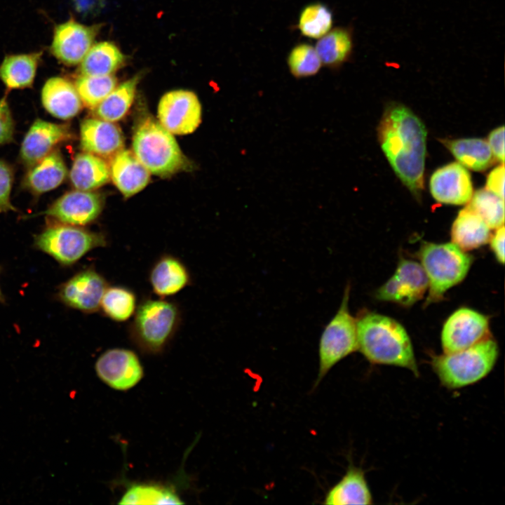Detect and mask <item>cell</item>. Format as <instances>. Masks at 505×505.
<instances>
[{"instance_id": "29", "label": "cell", "mask_w": 505, "mask_h": 505, "mask_svg": "<svg viewBox=\"0 0 505 505\" xmlns=\"http://www.w3.org/2000/svg\"><path fill=\"white\" fill-rule=\"evenodd\" d=\"M140 79L135 75L115 88L94 109L93 114L99 119L114 122L123 118L131 107Z\"/></svg>"}, {"instance_id": "17", "label": "cell", "mask_w": 505, "mask_h": 505, "mask_svg": "<svg viewBox=\"0 0 505 505\" xmlns=\"http://www.w3.org/2000/svg\"><path fill=\"white\" fill-rule=\"evenodd\" d=\"M429 188L432 196L445 204H465L473 195L471 175L464 166L457 163L436 170L430 178Z\"/></svg>"}, {"instance_id": "7", "label": "cell", "mask_w": 505, "mask_h": 505, "mask_svg": "<svg viewBox=\"0 0 505 505\" xmlns=\"http://www.w3.org/2000/svg\"><path fill=\"white\" fill-rule=\"evenodd\" d=\"M105 234L61 222L47 225L35 236L34 247L60 264H75L90 251L107 245Z\"/></svg>"}, {"instance_id": "16", "label": "cell", "mask_w": 505, "mask_h": 505, "mask_svg": "<svg viewBox=\"0 0 505 505\" xmlns=\"http://www.w3.org/2000/svg\"><path fill=\"white\" fill-rule=\"evenodd\" d=\"M71 137L70 129L67 125L37 119L23 138L20 150V158L24 164L29 167L55 150L57 145L67 141Z\"/></svg>"}, {"instance_id": "32", "label": "cell", "mask_w": 505, "mask_h": 505, "mask_svg": "<svg viewBox=\"0 0 505 505\" xmlns=\"http://www.w3.org/2000/svg\"><path fill=\"white\" fill-rule=\"evenodd\" d=\"M137 306V297L133 290L124 286L108 285L99 311L112 321L125 322L134 315Z\"/></svg>"}, {"instance_id": "37", "label": "cell", "mask_w": 505, "mask_h": 505, "mask_svg": "<svg viewBox=\"0 0 505 505\" xmlns=\"http://www.w3.org/2000/svg\"><path fill=\"white\" fill-rule=\"evenodd\" d=\"M13 181V169L8 163L0 160V214L17 210L10 198Z\"/></svg>"}, {"instance_id": "13", "label": "cell", "mask_w": 505, "mask_h": 505, "mask_svg": "<svg viewBox=\"0 0 505 505\" xmlns=\"http://www.w3.org/2000/svg\"><path fill=\"white\" fill-rule=\"evenodd\" d=\"M97 377L109 387L126 391L136 386L144 375L142 365L132 350L112 348L106 350L95 362Z\"/></svg>"}, {"instance_id": "3", "label": "cell", "mask_w": 505, "mask_h": 505, "mask_svg": "<svg viewBox=\"0 0 505 505\" xmlns=\"http://www.w3.org/2000/svg\"><path fill=\"white\" fill-rule=\"evenodd\" d=\"M128 328L130 339L142 352L159 354L177 332L181 312L174 302L144 298L137 304Z\"/></svg>"}, {"instance_id": "40", "label": "cell", "mask_w": 505, "mask_h": 505, "mask_svg": "<svg viewBox=\"0 0 505 505\" xmlns=\"http://www.w3.org/2000/svg\"><path fill=\"white\" fill-rule=\"evenodd\" d=\"M493 156L504 163V126L493 130L489 135L487 141Z\"/></svg>"}, {"instance_id": "31", "label": "cell", "mask_w": 505, "mask_h": 505, "mask_svg": "<svg viewBox=\"0 0 505 505\" xmlns=\"http://www.w3.org/2000/svg\"><path fill=\"white\" fill-rule=\"evenodd\" d=\"M119 504H182L180 497L172 486L159 483L130 485Z\"/></svg>"}, {"instance_id": "35", "label": "cell", "mask_w": 505, "mask_h": 505, "mask_svg": "<svg viewBox=\"0 0 505 505\" xmlns=\"http://www.w3.org/2000/svg\"><path fill=\"white\" fill-rule=\"evenodd\" d=\"M467 205L490 229L504 225V200L487 189L477 190Z\"/></svg>"}, {"instance_id": "2", "label": "cell", "mask_w": 505, "mask_h": 505, "mask_svg": "<svg viewBox=\"0 0 505 505\" xmlns=\"http://www.w3.org/2000/svg\"><path fill=\"white\" fill-rule=\"evenodd\" d=\"M356 323L358 350L370 363L404 368L419 376L410 338L400 323L363 310Z\"/></svg>"}, {"instance_id": "30", "label": "cell", "mask_w": 505, "mask_h": 505, "mask_svg": "<svg viewBox=\"0 0 505 505\" xmlns=\"http://www.w3.org/2000/svg\"><path fill=\"white\" fill-rule=\"evenodd\" d=\"M125 57L113 43L102 41L93 45L81 62V74L110 75L123 63Z\"/></svg>"}, {"instance_id": "25", "label": "cell", "mask_w": 505, "mask_h": 505, "mask_svg": "<svg viewBox=\"0 0 505 505\" xmlns=\"http://www.w3.org/2000/svg\"><path fill=\"white\" fill-rule=\"evenodd\" d=\"M109 167L101 157L88 152L75 157L69 172V179L74 188L93 191L108 182Z\"/></svg>"}, {"instance_id": "20", "label": "cell", "mask_w": 505, "mask_h": 505, "mask_svg": "<svg viewBox=\"0 0 505 505\" xmlns=\"http://www.w3.org/2000/svg\"><path fill=\"white\" fill-rule=\"evenodd\" d=\"M109 167L114 184L125 197L142 191L149 182L150 173L129 150L114 154Z\"/></svg>"}, {"instance_id": "33", "label": "cell", "mask_w": 505, "mask_h": 505, "mask_svg": "<svg viewBox=\"0 0 505 505\" xmlns=\"http://www.w3.org/2000/svg\"><path fill=\"white\" fill-rule=\"evenodd\" d=\"M333 25V15L330 8L321 2L305 6L297 20L300 33L309 39H318L327 34Z\"/></svg>"}, {"instance_id": "43", "label": "cell", "mask_w": 505, "mask_h": 505, "mask_svg": "<svg viewBox=\"0 0 505 505\" xmlns=\"http://www.w3.org/2000/svg\"><path fill=\"white\" fill-rule=\"evenodd\" d=\"M3 299H4V296L2 295V292H1V290L0 288V301H3Z\"/></svg>"}, {"instance_id": "24", "label": "cell", "mask_w": 505, "mask_h": 505, "mask_svg": "<svg viewBox=\"0 0 505 505\" xmlns=\"http://www.w3.org/2000/svg\"><path fill=\"white\" fill-rule=\"evenodd\" d=\"M490 237V229L468 206L459 212L451 229L453 243L464 251L471 250L487 243Z\"/></svg>"}, {"instance_id": "42", "label": "cell", "mask_w": 505, "mask_h": 505, "mask_svg": "<svg viewBox=\"0 0 505 505\" xmlns=\"http://www.w3.org/2000/svg\"><path fill=\"white\" fill-rule=\"evenodd\" d=\"M76 8L83 13H95L103 6V0H74Z\"/></svg>"}, {"instance_id": "12", "label": "cell", "mask_w": 505, "mask_h": 505, "mask_svg": "<svg viewBox=\"0 0 505 505\" xmlns=\"http://www.w3.org/2000/svg\"><path fill=\"white\" fill-rule=\"evenodd\" d=\"M109 285L105 278L92 267L83 269L62 283L58 290L59 300L85 314L100 310V302Z\"/></svg>"}, {"instance_id": "36", "label": "cell", "mask_w": 505, "mask_h": 505, "mask_svg": "<svg viewBox=\"0 0 505 505\" xmlns=\"http://www.w3.org/2000/svg\"><path fill=\"white\" fill-rule=\"evenodd\" d=\"M287 65L291 74L297 79L316 75L322 67L314 46L300 43L292 48L287 57Z\"/></svg>"}, {"instance_id": "9", "label": "cell", "mask_w": 505, "mask_h": 505, "mask_svg": "<svg viewBox=\"0 0 505 505\" xmlns=\"http://www.w3.org/2000/svg\"><path fill=\"white\" fill-rule=\"evenodd\" d=\"M160 123L170 133H193L201 121V105L197 95L187 90H174L164 94L158 105Z\"/></svg>"}, {"instance_id": "6", "label": "cell", "mask_w": 505, "mask_h": 505, "mask_svg": "<svg viewBox=\"0 0 505 505\" xmlns=\"http://www.w3.org/2000/svg\"><path fill=\"white\" fill-rule=\"evenodd\" d=\"M418 257L429 283L426 306L442 299L447 290L460 283L473 260L472 255L453 243L424 242Z\"/></svg>"}, {"instance_id": "27", "label": "cell", "mask_w": 505, "mask_h": 505, "mask_svg": "<svg viewBox=\"0 0 505 505\" xmlns=\"http://www.w3.org/2000/svg\"><path fill=\"white\" fill-rule=\"evenodd\" d=\"M42 52L6 55L0 65V79L9 89L32 86Z\"/></svg>"}, {"instance_id": "39", "label": "cell", "mask_w": 505, "mask_h": 505, "mask_svg": "<svg viewBox=\"0 0 505 505\" xmlns=\"http://www.w3.org/2000/svg\"><path fill=\"white\" fill-rule=\"evenodd\" d=\"M504 163L493 169L487 176L486 187L504 200Z\"/></svg>"}, {"instance_id": "22", "label": "cell", "mask_w": 505, "mask_h": 505, "mask_svg": "<svg viewBox=\"0 0 505 505\" xmlns=\"http://www.w3.org/2000/svg\"><path fill=\"white\" fill-rule=\"evenodd\" d=\"M67 175V170L62 155L55 149L29 166L22 185L32 193L39 195L60 186Z\"/></svg>"}, {"instance_id": "11", "label": "cell", "mask_w": 505, "mask_h": 505, "mask_svg": "<svg viewBox=\"0 0 505 505\" xmlns=\"http://www.w3.org/2000/svg\"><path fill=\"white\" fill-rule=\"evenodd\" d=\"M488 317L469 308L452 313L443 325L441 344L444 353L469 348L489 337Z\"/></svg>"}, {"instance_id": "21", "label": "cell", "mask_w": 505, "mask_h": 505, "mask_svg": "<svg viewBox=\"0 0 505 505\" xmlns=\"http://www.w3.org/2000/svg\"><path fill=\"white\" fill-rule=\"evenodd\" d=\"M41 102L49 114L62 120L74 117L82 108L75 86L60 76L51 77L46 81L41 90Z\"/></svg>"}, {"instance_id": "1", "label": "cell", "mask_w": 505, "mask_h": 505, "mask_svg": "<svg viewBox=\"0 0 505 505\" xmlns=\"http://www.w3.org/2000/svg\"><path fill=\"white\" fill-rule=\"evenodd\" d=\"M377 135L381 148L395 173L415 195L424 187L426 130L408 107L391 104L384 111Z\"/></svg>"}, {"instance_id": "15", "label": "cell", "mask_w": 505, "mask_h": 505, "mask_svg": "<svg viewBox=\"0 0 505 505\" xmlns=\"http://www.w3.org/2000/svg\"><path fill=\"white\" fill-rule=\"evenodd\" d=\"M100 26H87L73 18L55 26L50 50L66 65H76L83 60L92 47Z\"/></svg>"}, {"instance_id": "18", "label": "cell", "mask_w": 505, "mask_h": 505, "mask_svg": "<svg viewBox=\"0 0 505 505\" xmlns=\"http://www.w3.org/2000/svg\"><path fill=\"white\" fill-rule=\"evenodd\" d=\"M124 139L119 127L99 118L84 119L80 126V147L100 157L113 156L123 149Z\"/></svg>"}, {"instance_id": "10", "label": "cell", "mask_w": 505, "mask_h": 505, "mask_svg": "<svg viewBox=\"0 0 505 505\" xmlns=\"http://www.w3.org/2000/svg\"><path fill=\"white\" fill-rule=\"evenodd\" d=\"M426 274L418 262L401 257L393 276L376 292V298L409 307L421 299L428 288Z\"/></svg>"}, {"instance_id": "28", "label": "cell", "mask_w": 505, "mask_h": 505, "mask_svg": "<svg viewBox=\"0 0 505 505\" xmlns=\"http://www.w3.org/2000/svg\"><path fill=\"white\" fill-rule=\"evenodd\" d=\"M442 143L463 166L475 171L490 167L494 156L488 142L480 138L443 140Z\"/></svg>"}, {"instance_id": "14", "label": "cell", "mask_w": 505, "mask_h": 505, "mask_svg": "<svg viewBox=\"0 0 505 505\" xmlns=\"http://www.w3.org/2000/svg\"><path fill=\"white\" fill-rule=\"evenodd\" d=\"M103 206L104 201L99 194L76 189L60 196L41 214L58 222L81 227L95 222Z\"/></svg>"}, {"instance_id": "4", "label": "cell", "mask_w": 505, "mask_h": 505, "mask_svg": "<svg viewBox=\"0 0 505 505\" xmlns=\"http://www.w3.org/2000/svg\"><path fill=\"white\" fill-rule=\"evenodd\" d=\"M499 354L497 342L490 337L465 349L431 357V365L441 384L457 389L473 384L493 369Z\"/></svg>"}, {"instance_id": "19", "label": "cell", "mask_w": 505, "mask_h": 505, "mask_svg": "<svg viewBox=\"0 0 505 505\" xmlns=\"http://www.w3.org/2000/svg\"><path fill=\"white\" fill-rule=\"evenodd\" d=\"M153 292L160 298L173 296L191 283L190 273L186 265L177 257L162 255L154 263L149 274Z\"/></svg>"}, {"instance_id": "5", "label": "cell", "mask_w": 505, "mask_h": 505, "mask_svg": "<svg viewBox=\"0 0 505 505\" xmlns=\"http://www.w3.org/2000/svg\"><path fill=\"white\" fill-rule=\"evenodd\" d=\"M133 149L149 172L159 177L173 175L187 164L172 133L151 117L144 119L137 126Z\"/></svg>"}, {"instance_id": "41", "label": "cell", "mask_w": 505, "mask_h": 505, "mask_svg": "<svg viewBox=\"0 0 505 505\" xmlns=\"http://www.w3.org/2000/svg\"><path fill=\"white\" fill-rule=\"evenodd\" d=\"M494 235L490 237V247L497 260L501 264L504 262V226L496 229Z\"/></svg>"}, {"instance_id": "34", "label": "cell", "mask_w": 505, "mask_h": 505, "mask_svg": "<svg viewBox=\"0 0 505 505\" xmlns=\"http://www.w3.org/2000/svg\"><path fill=\"white\" fill-rule=\"evenodd\" d=\"M116 85V78L112 74L105 76L81 74L74 86L82 104L93 109L115 88Z\"/></svg>"}, {"instance_id": "23", "label": "cell", "mask_w": 505, "mask_h": 505, "mask_svg": "<svg viewBox=\"0 0 505 505\" xmlns=\"http://www.w3.org/2000/svg\"><path fill=\"white\" fill-rule=\"evenodd\" d=\"M372 499L364 471L351 465L341 480L328 491L323 504H371Z\"/></svg>"}, {"instance_id": "38", "label": "cell", "mask_w": 505, "mask_h": 505, "mask_svg": "<svg viewBox=\"0 0 505 505\" xmlns=\"http://www.w3.org/2000/svg\"><path fill=\"white\" fill-rule=\"evenodd\" d=\"M14 121L6 97L0 99V145L13 140Z\"/></svg>"}, {"instance_id": "26", "label": "cell", "mask_w": 505, "mask_h": 505, "mask_svg": "<svg viewBox=\"0 0 505 505\" xmlns=\"http://www.w3.org/2000/svg\"><path fill=\"white\" fill-rule=\"evenodd\" d=\"M314 47L322 65L331 69L339 68L348 62L352 55V31L344 27L332 28L318 39Z\"/></svg>"}, {"instance_id": "8", "label": "cell", "mask_w": 505, "mask_h": 505, "mask_svg": "<svg viewBox=\"0 0 505 505\" xmlns=\"http://www.w3.org/2000/svg\"><path fill=\"white\" fill-rule=\"evenodd\" d=\"M351 286L344 291L341 304L325 325L319 340V368L314 386L316 387L328 372L340 361L358 350L356 318L349 309Z\"/></svg>"}]
</instances>
